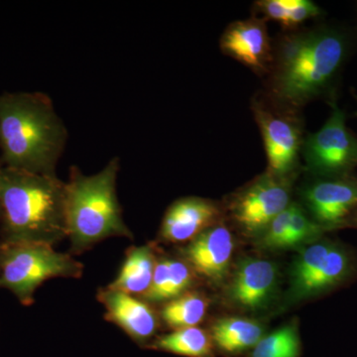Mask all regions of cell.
I'll return each instance as SVG.
<instances>
[{"instance_id": "cell-1", "label": "cell", "mask_w": 357, "mask_h": 357, "mask_svg": "<svg viewBox=\"0 0 357 357\" xmlns=\"http://www.w3.org/2000/svg\"><path fill=\"white\" fill-rule=\"evenodd\" d=\"M68 131L50 96L40 91L0 95V151L7 168L57 176Z\"/></svg>"}, {"instance_id": "cell-2", "label": "cell", "mask_w": 357, "mask_h": 357, "mask_svg": "<svg viewBox=\"0 0 357 357\" xmlns=\"http://www.w3.org/2000/svg\"><path fill=\"white\" fill-rule=\"evenodd\" d=\"M0 241L54 246L67 238L66 182L2 167Z\"/></svg>"}, {"instance_id": "cell-3", "label": "cell", "mask_w": 357, "mask_h": 357, "mask_svg": "<svg viewBox=\"0 0 357 357\" xmlns=\"http://www.w3.org/2000/svg\"><path fill=\"white\" fill-rule=\"evenodd\" d=\"M349 52L347 36L318 28L288 37L281 45L272 89L279 102L301 107L330 89Z\"/></svg>"}, {"instance_id": "cell-4", "label": "cell", "mask_w": 357, "mask_h": 357, "mask_svg": "<svg viewBox=\"0 0 357 357\" xmlns=\"http://www.w3.org/2000/svg\"><path fill=\"white\" fill-rule=\"evenodd\" d=\"M121 159L114 157L100 172L84 175L73 166L66 182V223L70 255H79L110 237L133 239L122 217L116 192Z\"/></svg>"}, {"instance_id": "cell-5", "label": "cell", "mask_w": 357, "mask_h": 357, "mask_svg": "<svg viewBox=\"0 0 357 357\" xmlns=\"http://www.w3.org/2000/svg\"><path fill=\"white\" fill-rule=\"evenodd\" d=\"M84 265L70 253L45 243L0 241V289H6L23 306L34 303L35 293L54 278L79 279Z\"/></svg>"}, {"instance_id": "cell-6", "label": "cell", "mask_w": 357, "mask_h": 357, "mask_svg": "<svg viewBox=\"0 0 357 357\" xmlns=\"http://www.w3.org/2000/svg\"><path fill=\"white\" fill-rule=\"evenodd\" d=\"M351 249L330 239L307 244L296 257L290 274V299L319 297L342 287L356 272Z\"/></svg>"}, {"instance_id": "cell-7", "label": "cell", "mask_w": 357, "mask_h": 357, "mask_svg": "<svg viewBox=\"0 0 357 357\" xmlns=\"http://www.w3.org/2000/svg\"><path fill=\"white\" fill-rule=\"evenodd\" d=\"M332 114L317 132L303 143L307 169L317 177L351 175L357 167V138L345 124V115L335 102Z\"/></svg>"}, {"instance_id": "cell-8", "label": "cell", "mask_w": 357, "mask_h": 357, "mask_svg": "<svg viewBox=\"0 0 357 357\" xmlns=\"http://www.w3.org/2000/svg\"><path fill=\"white\" fill-rule=\"evenodd\" d=\"M307 213L324 230L347 227L357 210V177H318L304 190Z\"/></svg>"}, {"instance_id": "cell-9", "label": "cell", "mask_w": 357, "mask_h": 357, "mask_svg": "<svg viewBox=\"0 0 357 357\" xmlns=\"http://www.w3.org/2000/svg\"><path fill=\"white\" fill-rule=\"evenodd\" d=\"M283 178L267 174L237 197L232 215L244 231L263 234L272 220L290 206V189Z\"/></svg>"}, {"instance_id": "cell-10", "label": "cell", "mask_w": 357, "mask_h": 357, "mask_svg": "<svg viewBox=\"0 0 357 357\" xmlns=\"http://www.w3.org/2000/svg\"><path fill=\"white\" fill-rule=\"evenodd\" d=\"M255 117L264 140L270 173L284 178L297 165L302 136L298 121L292 116L269 112L256 105Z\"/></svg>"}, {"instance_id": "cell-11", "label": "cell", "mask_w": 357, "mask_h": 357, "mask_svg": "<svg viewBox=\"0 0 357 357\" xmlns=\"http://www.w3.org/2000/svg\"><path fill=\"white\" fill-rule=\"evenodd\" d=\"M278 285V271L273 262L245 258L237 265L227 295L230 302L244 311L266 309Z\"/></svg>"}, {"instance_id": "cell-12", "label": "cell", "mask_w": 357, "mask_h": 357, "mask_svg": "<svg viewBox=\"0 0 357 357\" xmlns=\"http://www.w3.org/2000/svg\"><path fill=\"white\" fill-rule=\"evenodd\" d=\"M98 300L105 307V319L119 326L136 344L145 347L154 337L159 321L145 301L107 286L98 291Z\"/></svg>"}, {"instance_id": "cell-13", "label": "cell", "mask_w": 357, "mask_h": 357, "mask_svg": "<svg viewBox=\"0 0 357 357\" xmlns=\"http://www.w3.org/2000/svg\"><path fill=\"white\" fill-rule=\"evenodd\" d=\"M234 248L229 229L223 225H213L190 241L183 249V255L195 274L218 283L227 276Z\"/></svg>"}, {"instance_id": "cell-14", "label": "cell", "mask_w": 357, "mask_h": 357, "mask_svg": "<svg viewBox=\"0 0 357 357\" xmlns=\"http://www.w3.org/2000/svg\"><path fill=\"white\" fill-rule=\"evenodd\" d=\"M220 210L208 199L188 197L174 202L164 215L159 237L165 243L192 241L215 225Z\"/></svg>"}, {"instance_id": "cell-15", "label": "cell", "mask_w": 357, "mask_h": 357, "mask_svg": "<svg viewBox=\"0 0 357 357\" xmlns=\"http://www.w3.org/2000/svg\"><path fill=\"white\" fill-rule=\"evenodd\" d=\"M220 49L256 72L266 70L272 58L266 25L255 18L232 23L223 33Z\"/></svg>"}, {"instance_id": "cell-16", "label": "cell", "mask_w": 357, "mask_h": 357, "mask_svg": "<svg viewBox=\"0 0 357 357\" xmlns=\"http://www.w3.org/2000/svg\"><path fill=\"white\" fill-rule=\"evenodd\" d=\"M156 263L151 245L131 246L126 250L119 274L107 287L142 297L151 286Z\"/></svg>"}, {"instance_id": "cell-17", "label": "cell", "mask_w": 357, "mask_h": 357, "mask_svg": "<svg viewBox=\"0 0 357 357\" xmlns=\"http://www.w3.org/2000/svg\"><path fill=\"white\" fill-rule=\"evenodd\" d=\"M194 274L189 264L182 260H157L151 286L140 299L148 304H166L187 293L194 283Z\"/></svg>"}, {"instance_id": "cell-18", "label": "cell", "mask_w": 357, "mask_h": 357, "mask_svg": "<svg viewBox=\"0 0 357 357\" xmlns=\"http://www.w3.org/2000/svg\"><path fill=\"white\" fill-rule=\"evenodd\" d=\"M264 335V328L251 319H220L211 326V337L220 351L237 354L255 347Z\"/></svg>"}, {"instance_id": "cell-19", "label": "cell", "mask_w": 357, "mask_h": 357, "mask_svg": "<svg viewBox=\"0 0 357 357\" xmlns=\"http://www.w3.org/2000/svg\"><path fill=\"white\" fill-rule=\"evenodd\" d=\"M156 351L185 357H213V340L199 326L178 328L148 345Z\"/></svg>"}, {"instance_id": "cell-20", "label": "cell", "mask_w": 357, "mask_h": 357, "mask_svg": "<svg viewBox=\"0 0 357 357\" xmlns=\"http://www.w3.org/2000/svg\"><path fill=\"white\" fill-rule=\"evenodd\" d=\"M208 301L198 293L184 295L166 303L162 309L164 323L174 330L198 326L208 312Z\"/></svg>"}, {"instance_id": "cell-21", "label": "cell", "mask_w": 357, "mask_h": 357, "mask_svg": "<svg viewBox=\"0 0 357 357\" xmlns=\"http://www.w3.org/2000/svg\"><path fill=\"white\" fill-rule=\"evenodd\" d=\"M256 6L267 18L288 28L296 27L321 14L319 7L310 0H263Z\"/></svg>"}, {"instance_id": "cell-22", "label": "cell", "mask_w": 357, "mask_h": 357, "mask_svg": "<svg viewBox=\"0 0 357 357\" xmlns=\"http://www.w3.org/2000/svg\"><path fill=\"white\" fill-rule=\"evenodd\" d=\"M300 354L299 333L295 326L289 325L263 337L249 357H299Z\"/></svg>"}, {"instance_id": "cell-23", "label": "cell", "mask_w": 357, "mask_h": 357, "mask_svg": "<svg viewBox=\"0 0 357 357\" xmlns=\"http://www.w3.org/2000/svg\"><path fill=\"white\" fill-rule=\"evenodd\" d=\"M325 230L297 204H291V218L286 248L310 244L321 238Z\"/></svg>"}, {"instance_id": "cell-24", "label": "cell", "mask_w": 357, "mask_h": 357, "mask_svg": "<svg viewBox=\"0 0 357 357\" xmlns=\"http://www.w3.org/2000/svg\"><path fill=\"white\" fill-rule=\"evenodd\" d=\"M291 204L280 215H277L264 230L261 241L263 245L270 248H286L290 225Z\"/></svg>"}, {"instance_id": "cell-25", "label": "cell", "mask_w": 357, "mask_h": 357, "mask_svg": "<svg viewBox=\"0 0 357 357\" xmlns=\"http://www.w3.org/2000/svg\"><path fill=\"white\" fill-rule=\"evenodd\" d=\"M347 227H357V210L354 211V215L349 218Z\"/></svg>"}, {"instance_id": "cell-26", "label": "cell", "mask_w": 357, "mask_h": 357, "mask_svg": "<svg viewBox=\"0 0 357 357\" xmlns=\"http://www.w3.org/2000/svg\"><path fill=\"white\" fill-rule=\"evenodd\" d=\"M2 166L1 163H0V177H1V170H2ZM0 213H1V208H0Z\"/></svg>"}]
</instances>
